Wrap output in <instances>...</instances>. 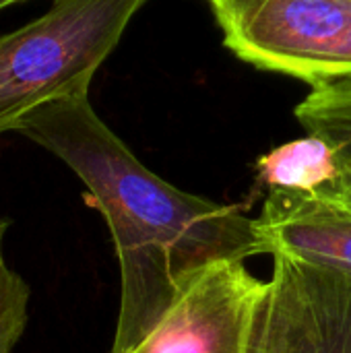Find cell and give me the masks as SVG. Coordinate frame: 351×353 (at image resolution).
Instances as JSON below:
<instances>
[{
  "instance_id": "2",
  "label": "cell",
  "mask_w": 351,
  "mask_h": 353,
  "mask_svg": "<svg viewBox=\"0 0 351 353\" xmlns=\"http://www.w3.org/2000/svg\"><path fill=\"white\" fill-rule=\"evenodd\" d=\"M147 0H52L0 37V132L37 108L89 95L91 81Z\"/></svg>"
},
{
  "instance_id": "1",
  "label": "cell",
  "mask_w": 351,
  "mask_h": 353,
  "mask_svg": "<svg viewBox=\"0 0 351 353\" xmlns=\"http://www.w3.org/2000/svg\"><path fill=\"white\" fill-rule=\"evenodd\" d=\"M14 132L66 163L110 228L120 265L112 353L134 350L201 269L269 254L240 207L188 194L143 165L97 116L89 95L46 103Z\"/></svg>"
},
{
  "instance_id": "4",
  "label": "cell",
  "mask_w": 351,
  "mask_h": 353,
  "mask_svg": "<svg viewBox=\"0 0 351 353\" xmlns=\"http://www.w3.org/2000/svg\"><path fill=\"white\" fill-rule=\"evenodd\" d=\"M244 353H351L350 275L273 254Z\"/></svg>"
},
{
  "instance_id": "11",
  "label": "cell",
  "mask_w": 351,
  "mask_h": 353,
  "mask_svg": "<svg viewBox=\"0 0 351 353\" xmlns=\"http://www.w3.org/2000/svg\"><path fill=\"white\" fill-rule=\"evenodd\" d=\"M14 2H21V0H0V10L6 8V6H10V4H14Z\"/></svg>"
},
{
  "instance_id": "8",
  "label": "cell",
  "mask_w": 351,
  "mask_h": 353,
  "mask_svg": "<svg viewBox=\"0 0 351 353\" xmlns=\"http://www.w3.org/2000/svg\"><path fill=\"white\" fill-rule=\"evenodd\" d=\"M296 120L339 151L351 184V74L314 85L296 105Z\"/></svg>"
},
{
  "instance_id": "6",
  "label": "cell",
  "mask_w": 351,
  "mask_h": 353,
  "mask_svg": "<svg viewBox=\"0 0 351 353\" xmlns=\"http://www.w3.org/2000/svg\"><path fill=\"white\" fill-rule=\"evenodd\" d=\"M257 230L269 254L351 277V194L348 190L292 194L269 192Z\"/></svg>"
},
{
  "instance_id": "5",
  "label": "cell",
  "mask_w": 351,
  "mask_h": 353,
  "mask_svg": "<svg viewBox=\"0 0 351 353\" xmlns=\"http://www.w3.org/2000/svg\"><path fill=\"white\" fill-rule=\"evenodd\" d=\"M265 281L244 261L201 269L149 335L128 353H244Z\"/></svg>"
},
{
  "instance_id": "12",
  "label": "cell",
  "mask_w": 351,
  "mask_h": 353,
  "mask_svg": "<svg viewBox=\"0 0 351 353\" xmlns=\"http://www.w3.org/2000/svg\"><path fill=\"white\" fill-rule=\"evenodd\" d=\"M345 190H348V192H350V194H351V184H350V186H348V188H345Z\"/></svg>"
},
{
  "instance_id": "3",
  "label": "cell",
  "mask_w": 351,
  "mask_h": 353,
  "mask_svg": "<svg viewBox=\"0 0 351 353\" xmlns=\"http://www.w3.org/2000/svg\"><path fill=\"white\" fill-rule=\"evenodd\" d=\"M244 62L321 85L351 74V0H207Z\"/></svg>"
},
{
  "instance_id": "9",
  "label": "cell",
  "mask_w": 351,
  "mask_h": 353,
  "mask_svg": "<svg viewBox=\"0 0 351 353\" xmlns=\"http://www.w3.org/2000/svg\"><path fill=\"white\" fill-rule=\"evenodd\" d=\"M29 319V288L0 250V353H10Z\"/></svg>"
},
{
  "instance_id": "7",
  "label": "cell",
  "mask_w": 351,
  "mask_h": 353,
  "mask_svg": "<svg viewBox=\"0 0 351 353\" xmlns=\"http://www.w3.org/2000/svg\"><path fill=\"white\" fill-rule=\"evenodd\" d=\"M257 180L269 192L319 194L345 190L350 174L339 151L323 137L288 141L257 159Z\"/></svg>"
},
{
  "instance_id": "10",
  "label": "cell",
  "mask_w": 351,
  "mask_h": 353,
  "mask_svg": "<svg viewBox=\"0 0 351 353\" xmlns=\"http://www.w3.org/2000/svg\"><path fill=\"white\" fill-rule=\"evenodd\" d=\"M6 230H8V221L0 219V250H2V240H4V234H6Z\"/></svg>"
}]
</instances>
